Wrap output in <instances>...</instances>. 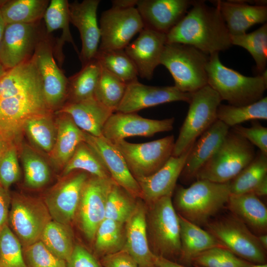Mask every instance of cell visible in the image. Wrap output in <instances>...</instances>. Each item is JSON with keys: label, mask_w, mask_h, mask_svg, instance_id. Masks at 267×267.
<instances>
[{"label": "cell", "mask_w": 267, "mask_h": 267, "mask_svg": "<svg viewBox=\"0 0 267 267\" xmlns=\"http://www.w3.org/2000/svg\"><path fill=\"white\" fill-rule=\"evenodd\" d=\"M95 59L102 67L127 84L138 80L136 67L124 49L98 50Z\"/></svg>", "instance_id": "42"}, {"label": "cell", "mask_w": 267, "mask_h": 267, "mask_svg": "<svg viewBox=\"0 0 267 267\" xmlns=\"http://www.w3.org/2000/svg\"><path fill=\"white\" fill-rule=\"evenodd\" d=\"M178 216L181 245L179 258L184 263L191 264L193 259L201 253L213 247L222 246L206 230Z\"/></svg>", "instance_id": "31"}, {"label": "cell", "mask_w": 267, "mask_h": 267, "mask_svg": "<svg viewBox=\"0 0 267 267\" xmlns=\"http://www.w3.org/2000/svg\"><path fill=\"white\" fill-rule=\"evenodd\" d=\"M154 262L157 267H187L156 255L155 256Z\"/></svg>", "instance_id": "53"}, {"label": "cell", "mask_w": 267, "mask_h": 267, "mask_svg": "<svg viewBox=\"0 0 267 267\" xmlns=\"http://www.w3.org/2000/svg\"><path fill=\"white\" fill-rule=\"evenodd\" d=\"M255 155L254 146L229 130L217 151L198 172L195 180L229 182L253 160Z\"/></svg>", "instance_id": "6"}, {"label": "cell", "mask_w": 267, "mask_h": 267, "mask_svg": "<svg viewBox=\"0 0 267 267\" xmlns=\"http://www.w3.org/2000/svg\"><path fill=\"white\" fill-rule=\"evenodd\" d=\"M250 127L237 125L231 130L245 138L259 150L267 155V128L257 121H252Z\"/></svg>", "instance_id": "49"}, {"label": "cell", "mask_w": 267, "mask_h": 267, "mask_svg": "<svg viewBox=\"0 0 267 267\" xmlns=\"http://www.w3.org/2000/svg\"><path fill=\"white\" fill-rule=\"evenodd\" d=\"M50 35L42 33L32 58L41 76L46 104L51 111L59 107L67 97L68 79L57 65Z\"/></svg>", "instance_id": "12"}, {"label": "cell", "mask_w": 267, "mask_h": 267, "mask_svg": "<svg viewBox=\"0 0 267 267\" xmlns=\"http://www.w3.org/2000/svg\"><path fill=\"white\" fill-rule=\"evenodd\" d=\"M194 143L179 156H172L165 165L154 174L135 178L140 187L142 197L152 203L162 197H172L177 180Z\"/></svg>", "instance_id": "23"}, {"label": "cell", "mask_w": 267, "mask_h": 267, "mask_svg": "<svg viewBox=\"0 0 267 267\" xmlns=\"http://www.w3.org/2000/svg\"><path fill=\"white\" fill-rule=\"evenodd\" d=\"M267 176V155L260 150L253 160L230 181V193L241 194L252 192Z\"/></svg>", "instance_id": "38"}, {"label": "cell", "mask_w": 267, "mask_h": 267, "mask_svg": "<svg viewBox=\"0 0 267 267\" xmlns=\"http://www.w3.org/2000/svg\"><path fill=\"white\" fill-rule=\"evenodd\" d=\"M167 42L166 34L144 28L137 38L124 49L142 78L150 80L160 64Z\"/></svg>", "instance_id": "22"}, {"label": "cell", "mask_w": 267, "mask_h": 267, "mask_svg": "<svg viewBox=\"0 0 267 267\" xmlns=\"http://www.w3.org/2000/svg\"><path fill=\"white\" fill-rule=\"evenodd\" d=\"M222 101L208 85L193 93L187 114L175 142L172 156L178 157L217 120Z\"/></svg>", "instance_id": "7"}, {"label": "cell", "mask_w": 267, "mask_h": 267, "mask_svg": "<svg viewBox=\"0 0 267 267\" xmlns=\"http://www.w3.org/2000/svg\"><path fill=\"white\" fill-rule=\"evenodd\" d=\"M166 43L192 46L210 55L228 49L231 37L219 9L194 0L181 20L166 34Z\"/></svg>", "instance_id": "2"}, {"label": "cell", "mask_w": 267, "mask_h": 267, "mask_svg": "<svg viewBox=\"0 0 267 267\" xmlns=\"http://www.w3.org/2000/svg\"><path fill=\"white\" fill-rule=\"evenodd\" d=\"M209 57L189 45L166 43L160 64L169 70L178 89L193 93L208 85L206 67Z\"/></svg>", "instance_id": "5"}, {"label": "cell", "mask_w": 267, "mask_h": 267, "mask_svg": "<svg viewBox=\"0 0 267 267\" xmlns=\"http://www.w3.org/2000/svg\"><path fill=\"white\" fill-rule=\"evenodd\" d=\"M232 45L241 46L252 55L256 63L258 75H262L267 65V24L255 31L238 36H230Z\"/></svg>", "instance_id": "41"}, {"label": "cell", "mask_w": 267, "mask_h": 267, "mask_svg": "<svg viewBox=\"0 0 267 267\" xmlns=\"http://www.w3.org/2000/svg\"><path fill=\"white\" fill-rule=\"evenodd\" d=\"M124 224L108 219L103 220L94 238V251L97 255L102 257L122 250L125 234Z\"/></svg>", "instance_id": "40"}, {"label": "cell", "mask_w": 267, "mask_h": 267, "mask_svg": "<svg viewBox=\"0 0 267 267\" xmlns=\"http://www.w3.org/2000/svg\"><path fill=\"white\" fill-rule=\"evenodd\" d=\"M196 267H250L254 265L243 260L222 246L208 249L191 261Z\"/></svg>", "instance_id": "45"}, {"label": "cell", "mask_w": 267, "mask_h": 267, "mask_svg": "<svg viewBox=\"0 0 267 267\" xmlns=\"http://www.w3.org/2000/svg\"><path fill=\"white\" fill-rule=\"evenodd\" d=\"M51 220L44 202L40 199L19 194L11 199L8 224L23 248L40 240Z\"/></svg>", "instance_id": "10"}, {"label": "cell", "mask_w": 267, "mask_h": 267, "mask_svg": "<svg viewBox=\"0 0 267 267\" xmlns=\"http://www.w3.org/2000/svg\"><path fill=\"white\" fill-rule=\"evenodd\" d=\"M225 23L230 36L246 33L256 24H265L267 20V6L249 4L242 1H214Z\"/></svg>", "instance_id": "26"}, {"label": "cell", "mask_w": 267, "mask_h": 267, "mask_svg": "<svg viewBox=\"0 0 267 267\" xmlns=\"http://www.w3.org/2000/svg\"><path fill=\"white\" fill-rule=\"evenodd\" d=\"M151 204L150 224L155 254L170 260L179 257V222L171 197H162Z\"/></svg>", "instance_id": "11"}, {"label": "cell", "mask_w": 267, "mask_h": 267, "mask_svg": "<svg viewBox=\"0 0 267 267\" xmlns=\"http://www.w3.org/2000/svg\"><path fill=\"white\" fill-rule=\"evenodd\" d=\"M11 201L8 190L0 185V229L8 223Z\"/></svg>", "instance_id": "52"}, {"label": "cell", "mask_w": 267, "mask_h": 267, "mask_svg": "<svg viewBox=\"0 0 267 267\" xmlns=\"http://www.w3.org/2000/svg\"><path fill=\"white\" fill-rule=\"evenodd\" d=\"M205 226L222 246L237 257L253 264H266L265 250L258 237L233 215L209 221Z\"/></svg>", "instance_id": "8"}, {"label": "cell", "mask_w": 267, "mask_h": 267, "mask_svg": "<svg viewBox=\"0 0 267 267\" xmlns=\"http://www.w3.org/2000/svg\"><path fill=\"white\" fill-rule=\"evenodd\" d=\"M20 156L25 186L38 189L45 185L50 179L51 171L45 160L34 149L25 144L21 146Z\"/></svg>", "instance_id": "36"}, {"label": "cell", "mask_w": 267, "mask_h": 267, "mask_svg": "<svg viewBox=\"0 0 267 267\" xmlns=\"http://www.w3.org/2000/svg\"><path fill=\"white\" fill-rule=\"evenodd\" d=\"M84 136L85 142L100 158L113 180L133 197H141L137 180L113 143L102 136H94L85 132Z\"/></svg>", "instance_id": "21"}, {"label": "cell", "mask_w": 267, "mask_h": 267, "mask_svg": "<svg viewBox=\"0 0 267 267\" xmlns=\"http://www.w3.org/2000/svg\"><path fill=\"white\" fill-rule=\"evenodd\" d=\"M229 127L217 120L194 142L180 177L183 181L195 180L201 168L214 155L223 140Z\"/></svg>", "instance_id": "24"}, {"label": "cell", "mask_w": 267, "mask_h": 267, "mask_svg": "<svg viewBox=\"0 0 267 267\" xmlns=\"http://www.w3.org/2000/svg\"><path fill=\"white\" fill-rule=\"evenodd\" d=\"M26 267H66V262L51 252L40 240L23 248Z\"/></svg>", "instance_id": "47"}, {"label": "cell", "mask_w": 267, "mask_h": 267, "mask_svg": "<svg viewBox=\"0 0 267 267\" xmlns=\"http://www.w3.org/2000/svg\"><path fill=\"white\" fill-rule=\"evenodd\" d=\"M193 0H138L144 28L167 34L184 17Z\"/></svg>", "instance_id": "20"}, {"label": "cell", "mask_w": 267, "mask_h": 267, "mask_svg": "<svg viewBox=\"0 0 267 267\" xmlns=\"http://www.w3.org/2000/svg\"><path fill=\"white\" fill-rule=\"evenodd\" d=\"M69 2L67 0H51L46 8L44 15L46 26V34L49 35L52 32L60 29L62 34L53 46V55L59 64L61 65L64 61V56L62 48L66 42L70 43L77 53L80 52L76 46L72 36L69 23Z\"/></svg>", "instance_id": "29"}, {"label": "cell", "mask_w": 267, "mask_h": 267, "mask_svg": "<svg viewBox=\"0 0 267 267\" xmlns=\"http://www.w3.org/2000/svg\"><path fill=\"white\" fill-rule=\"evenodd\" d=\"M173 135L142 143L125 139L112 142L120 151L135 178L150 176L162 168L172 156Z\"/></svg>", "instance_id": "9"}, {"label": "cell", "mask_w": 267, "mask_h": 267, "mask_svg": "<svg viewBox=\"0 0 267 267\" xmlns=\"http://www.w3.org/2000/svg\"><path fill=\"white\" fill-rule=\"evenodd\" d=\"M66 267H103L91 253L80 245H75Z\"/></svg>", "instance_id": "50"}, {"label": "cell", "mask_w": 267, "mask_h": 267, "mask_svg": "<svg viewBox=\"0 0 267 267\" xmlns=\"http://www.w3.org/2000/svg\"><path fill=\"white\" fill-rule=\"evenodd\" d=\"M20 175L17 147L11 143L0 157V185L8 190L19 180Z\"/></svg>", "instance_id": "48"}, {"label": "cell", "mask_w": 267, "mask_h": 267, "mask_svg": "<svg viewBox=\"0 0 267 267\" xmlns=\"http://www.w3.org/2000/svg\"><path fill=\"white\" fill-rule=\"evenodd\" d=\"M192 94L182 92L175 86H148L137 80L127 84L123 98L115 112L135 113L146 108L175 101L189 103Z\"/></svg>", "instance_id": "17"}, {"label": "cell", "mask_w": 267, "mask_h": 267, "mask_svg": "<svg viewBox=\"0 0 267 267\" xmlns=\"http://www.w3.org/2000/svg\"><path fill=\"white\" fill-rule=\"evenodd\" d=\"M206 71L208 85L229 105L242 106L254 103L264 97L267 89V70L255 77L244 76L224 66L218 52L209 55Z\"/></svg>", "instance_id": "3"}, {"label": "cell", "mask_w": 267, "mask_h": 267, "mask_svg": "<svg viewBox=\"0 0 267 267\" xmlns=\"http://www.w3.org/2000/svg\"><path fill=\"white\" fill-rule=\"evenodd\" d=\"M175 118L154 120L136 113H113L106 122L102 136L113 142L133 136L151 137L160 132L173 130Z\"/></svg>", "instance_id": "16"}, {"label": "cell", "mask_w": 267, "mask_h": 267, "mask_svg": "<svg viewBox=\"0 0 267 267\" xmlns=\"http://www.w3.org/2000/svg\"><path fill=\"white\" fill-rule=\"evenodd\" d=\"M23 132L36 148L50 154L57 135V126L51 113L36 115L28 119L23 125Z\"/></svg>", "instance_id": "34"}, {"label": "cell", "mask_w": 267, "mask_h": 267, "mask_svg": "<svg viewBox=\"0 0 267 267\" xmlns=\"http://www.w3.org/2000/svg\"><path fill=\"white\" fill-rule=\"evenodd\" d=\"M68 225L52 220L45 226L40 239L51 252L66 262L75 246Z\"/></svg>", "instance_id": "39"}, {"label": "cell", "mask_w": 267, "mask_h": 267, "mask_svg": "<svg viewBox=\"0 0 267 267\" xmlns=\"http://www.w3.org/2000/svg\"><path fill=\"white\" fill-rule=\"evenodd\" d=\"M62 114L58 120L54 147L49 154L53 163L62 168L80 143L85 142L84 132L79 129L69 116Z\"/></svg>", "instance_id": "30"}, {"label": "cell", "mask_w": 267, "mask_h": 267, "mask_svg": "<svg viewBox=\"0 0 267 267\" xmlns=\"http://www.w3.org/2000/svg\"><path fill=\"white\" fill-rule=\"evenodd\" d=\"M146 226L145 208L141 203H137L126 222L122 250L134 260L138 267H157L154 262L155 254L148 245Z\"/></svg>", "instance_id": "25"}, {"label": "cell", "mask_w": 267, "mask_h": 267, "mask_svg": "<svg viewBox=\"0 0 267 267\" xmlns=\"http://www.w3.org/2000/svg\"><path fill=\"white\" fill-rule=\"evenodd\" d=\"M99 27L98 50H109L124 49L134 36L144 28V25L135 7H111L101 13Z\"/></svg>", "instance_id": "13"}, {"label": "cell", "mask_w": 267, "mask_h": 267, "mask_svg": "<svg viewBox=\"0 0 267 267\" xmlns=\"http://www.w3.org/2000/svg\"><path fill=\"white\" fill-rule=\"evenodd\" d=\"M100 263L103 267H138L134 260L123 250L102 257Z\"/></svg>", "instance_id": "51"}, {"label": "cell", "mask_w": 267, "mask_h": 267, "mask_svg": "<svg viewBox=\"0 0 267 267\" xmlns=\"http://www.w3.org/2000/svg\"><path fill=\"white\" fill-rule=\"evenodd\" d=\"M114 182L111 178L92 176L84 184L77 213L81 229L89 240H94L98 226L105 219L107 195Z\"/></svg>", "instance_id": "14"}, {"label": "cell", "mask_w": 267, "mask_h": 267, "mask_svg": "<svg viewBox=\"0 0 267 267\" xmlns=\"http://www.w3.org/2000/svg\"><path fill=\"white\" fill-rule=\"evenodd\" d=\"M49 113L32 56L7 70L0 80V130L9 142L15 144L28 119Z\"/></svg>", "instance_id": "1"}, {"label": "cell", "mask_w": 267, "mask_h": 267, "mask_svg": "<svg viewBox=\"0 0 267 267\" xmlns=\"http://www.w3.org/2000/svg\"><path fill=\"white\" fill-rule=\"evenodd\" d=\"M48 0H4L0 7L5 24L38 23L44 17Z\"/></svg>", "instance_id": "32"}, {"label": "cell", "mask_w": 267, "mask_h": 267, "mask_svg": "<svg viewBox=\"0 0 267 267\" xmlns=\"http://www.w3.org/2000/svg\"><path fill=\"white\" fill-rule=\"evenodd\" d=\"M226 204L232 215L249 229L259 235L266 234L267 209L259 197L252 192L231 194Z\"/></svg>", "instance_id": "28"}, {"label": "cell", "mask_w": 267, "mask_h": 267, "mask_svg": "<svg viewBox=\"0 0 267 267\" xmlns=\"http://www.w3.org/2000/svg\"><path fill=\"white\" fill-rule=\"evenodd\" d=\"M99 0H84L69 3L70 22L78 30L82 41L79 58L84 66L95 59L100 40L97 20Z\"/></svg>", "instance_id": "18"}, {"label": "cell", "mask_w": 267, "mask_h": 267, "mask_svg": "<svg viewBox=\"0 0 267 267\" xmlns=\"http://www.w3.org/2000/svg\"><path fill=\"white\" fill-rule=\"evenodd\" d=\"M258 237V240L265 250L267 249V234H262L259 235Z\"/></svg>", "instance_id": "57"}, {"label": "cell", "mask_w": 267, "mask_h": 267, "mask_svg": "<svg viewBox=\"0 0 267 267\" xmlns=\"http://www.w3.org/2000/svg\"><path fill=\"white\" fill-rule=\"evenodd\" d=\"M258 197L265 196L267 194V176L252 191Z\"/></svg>", "instance_id": "54"}, {"label": "cell", "mask_w": 267, "mask_h": 267, "mask_svg": "<svg viewBox=\"0 0 267 267\" xmlns=\"http://www.w3.org/2000/svg\"><path fill=\"white\" fill-rule=\"evenodd\" d=\"M138 0H112V7L127 8L135 7Z\"/></svg>", "instance_id": "55"}, {"label": "cell", "mask_w": 267, "mask_h": 267, "mask_svg": "<svg viewBox=\"0 0 267 267\" xmlns=\"http://www.w3.org/2000/svg\"><path fill=\"white\" fill-rule=\"evenodd\" d=\"M132 196L114 182L107 195L105 209V219L125 223L134 212L136 203Z\"/></svg>", "instance_id": "44"}, {"label": "cell", "mask_w": 267, "mask_h": 267, "mask_svg": "<svg viewBox=\"0 0 267 267\" xmlns=\"http://www.w3.org/2000/svg\"><path fill=\"white\" fill-rule=\"evenodd\" d=\"M0 267H26L22 246L8 223L0 229Z\"/></svg>", "instance_id": "46"}, {"label": "cell", "mask_w": 267, "mask_h": 267, "mask_svg": "<svg viewBox=\"0 0 267 267\" xmlns=\"http://www.w3.org/2000/svg\"><path fill=\"white\" fill-rule=\"evenodd\" d=\"M46 195L44 201L52 220L69 224L74 218L88 173H71Z\"/></svg>", "instance_id": "19"}, {"label": "cell", "mask_w": 267, "mask_h": 267, "mask_svg": "<svg viewBox=\"0 0 267 267\" xmlns=\"http://www.w3.org/2000/svg\"><path fill=\"white\" fill-rule=\"evenodd\" d=\"M38 23L5 25L0 42V62L7 70L32 56L42 34Z\"/></svg>", "instance_id": "15"}, {"label": "cell", "mask_w": 267, "mask_h": 267, "mask_svg": "<svg viewBox=\"0 0 267 267\" xmlns=\"http://www.w3.org/2000/svg\"><path fill=\"white\" fill-rule=\"evenodd\" d=\"M5 23L2 17L1 12L0 9V42L2 39L4 31Z\"/></svg>", "instance_id": "58"}, {"label": "cell", "mask_w": 267, "mask_h": 267, "mask_svg": "<svg viewBox=\"0 0 267 267\" xmlns=\"http://www.w3.org/2000/svg\"><path fill=\"white\" fill-rule=\"evenodd\" d=\"M10 144L0 130V157Z\"/></svg>", "instance_id": "56"}, {"label": "cell", "mask_w": 267, "mask_h": 267, "mask_svg": "<svg viewBox=\"0 0 267 267\" xmlns=\"http://www.w3.org/2000/svg\"><path fill=\"white\" fill-rule=\"evenodd\" d=\"M250 267H267L266 264H254Z\"/></svg>", "instance_id": "60"}, {"label": "cell", "mask_w": 267, "mask_h": 267, "mask_svg": "<svg viewBox=\"0 0 267 267\" xmlns=\"http://www.w3.org/2000/svg\"><path fill=\"white\" fill-rule=\"evenodd\" d=\"M217 120L229 127L243 122L256 120H267V97L246 105L220 104L217 109Z\"/></svg>", "instance_id": "35"}, {"label": "cell", "mask_w": 267, "mask_h": 267, "mask_svg": "<svg viewBox=\"0 0 267 267\" xmlns=\"http://www.w3.org/2000/svg\"><path fill=\"white\" fill-rule=\"evenodd\" d=\"M127 86V84L101 67L94 97L115 112L123 98Z\"/></svg>", "instance_id": "43"}, {"label": "cell", "mask_w": 267, "mask_h": 267, "mask_svg": "<svg viewBox=\"0 0 267 267\" xmlns=\"http://www.w3.org/2000/svg\"><path fill=\"white\" fill-rule=\"evenodd\" d=\"M76 171H82L92 176L103 178H111L102 161L85 142L79 144L73 155L63 168V176Z\"/></svg>", "instance_id": "37"}, {"label": "cell", "mask_w": 267, "mask_h": 267, "mask_svg": "<svg viewBox=\"0 0 267 267\" xmlns=\"http://www.w3.org/2000/svg\"><path fill=\"white\" fill-rule=\"evenodd\" d=\"M58 113L67 114L81 130L98 137L102 136L103 128L114 112L94 97L77 102L67 103Z\"/></svg>", "instance_id": "27"}, {"label": "cell", "mask_w": 267, "mask_h": 267, "mask_svg": "<svg viewBox=\"0 0 267 267\" xmlns=\"http://www.w3.org/2000/svg\"><path fill=\"white\" fill-rule=\"evenodd\" d=\"M174 191L178 214L199 226L205 225L227 204L231 194L230 181L205 179L196 180L188 187L176 185Z\"/></svg>", "instance_id": "4"}, {"label": "cell", "mask_w": 267, "mask_h": 267, "mask_svg": "<svg viewBox=\"0 0 267 267\" xmlns=\"http://www.w3.org/2000/svg\"><path fill=\"white\" fill-rule=\"evenodd\" d=\"M101 67L94 59L82 67L77 73L68 79L67 103L77 102L94 97Z\"/></svg>", "instance_id": "33"}, {"label": "cell", "mask_w": 267, "mask_h": 267, "mask_svg": "<svg viewBox=\"0 0 267 267\" xmlns=\"http://www.w3.org/2000/svg\"><path fill=\"white\" fill-rule=\"evenodd\" d=\"M7 71V70L4 67V66L0 62V80L5 74Z\"/></svg>", "instance_id": "59"}]
</instances>
